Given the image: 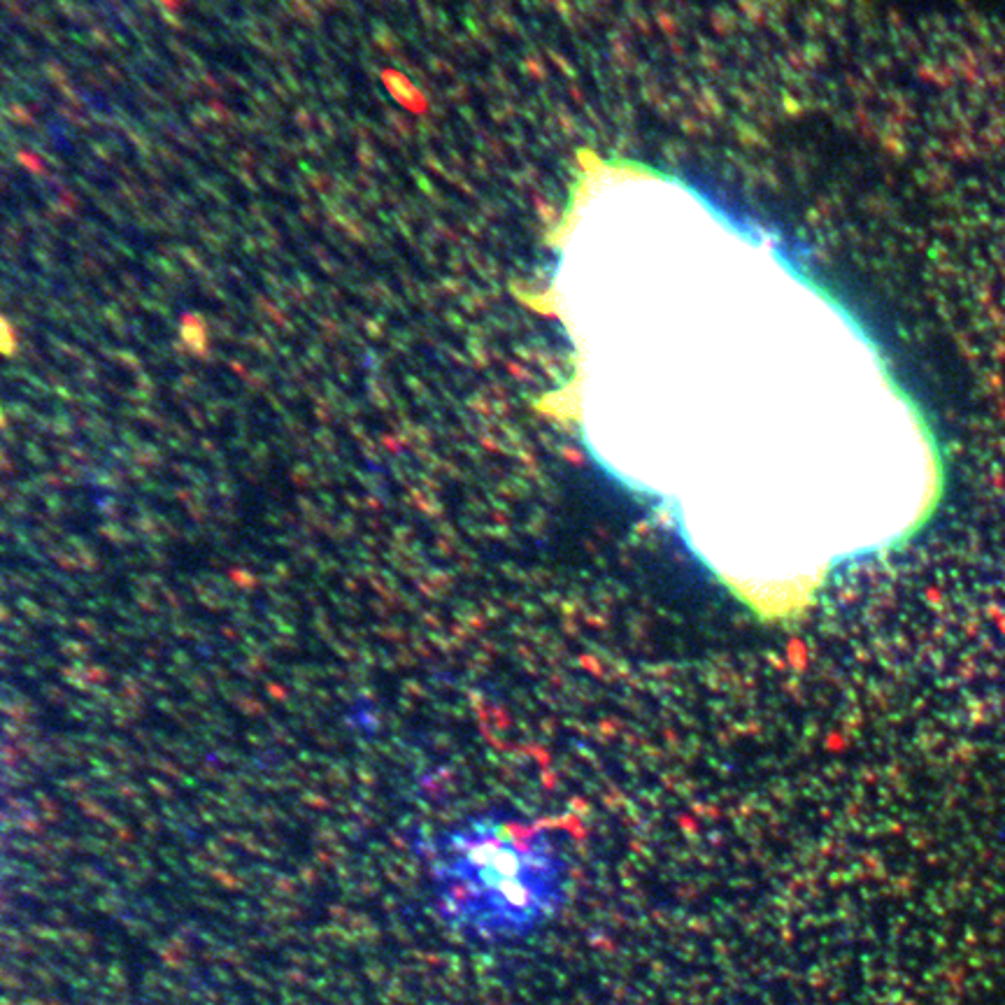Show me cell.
I'll return each mask as SVG.
<instances>
[{"label": "cell", "mask_w": 1005, "mask_h": 1005, "mask_svg": "<svg viewBox=\"0 0 1005 1005\" xmlns=\"http://www.w3.org/2000/svg\"><path fill=\"white\" fill-rule=\"evenodd\" d=\"M563 903L566 878L557 859L503 836L466 840L440 889L445 924L484 947L526 943L561 915Z\"/></svg>", "instance_id": "1"}]
</instances>
